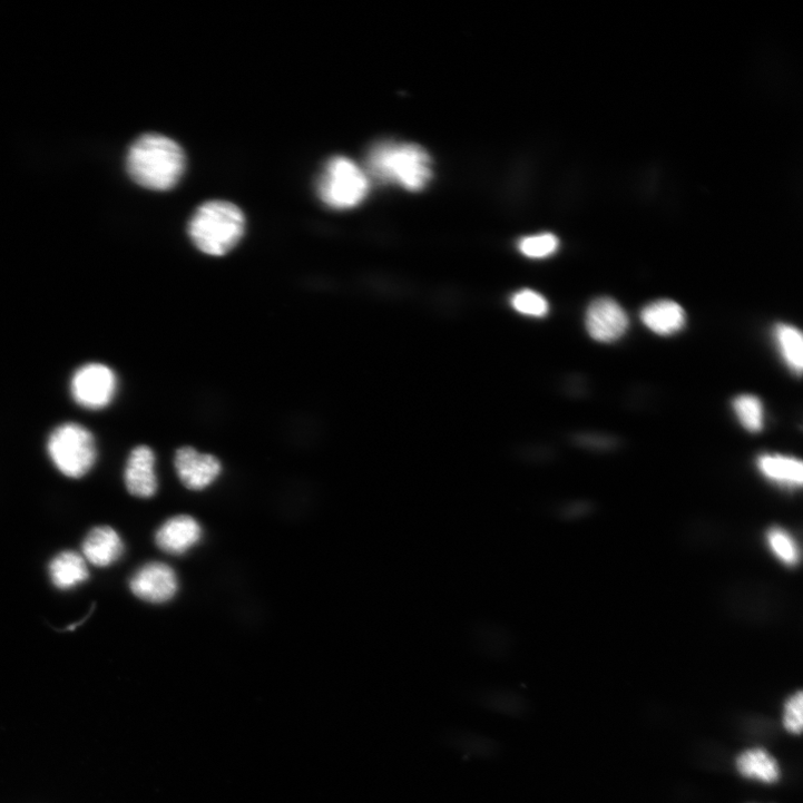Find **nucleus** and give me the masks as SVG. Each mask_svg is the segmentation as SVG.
Returning <instances> with one entry per match:
<instances>
[{"label": "nucleus", "instance_id": "17", "mask_svg": "<svg viewBox=\"0 0 803 803\" xmlns=\"http://www.w3.org/2000/svg\"><path fill=\"white\" fill-rule=\"evenodd\" d=\"M478 704L493 713L511 718H523L529 713L527 697L510 688H493L483 692L478 697Z\"/></svg>", "mask_w": 803, "mask_h": 803}, {"label": "nucleus", "instance_id": "3", "mask_svg": "<svg viewBox=\"0 0 803 803\" xmlns=\"http://www.w3.org/2000/svg\"><path fill=\"white\" fill-rule=\"evenodd\" d=\"M245 228L244 213L236 205L216 200L198 208L189 224V236L200 252L222 257L239 244Z\"/></svg>", "mask_w": 803, "mask_h": 803}, {"label": "nucleus", "instance_id": "8", "mask_svg": "<svg viewBox=\"0 0 803 803\" xmlns=\"http://www.w3.org/2000/svg\"><path fill=\"white\" fill-rule=\"evenodd\" d=\"M628 325L626 312L611 298H598L587 310L586 329L597 342L610 343L619 340L626 333Z\"/></svg>", "mask_w": 803, "mask_h": 803}, {"label": "nucleus", "instance_id": "22", "mask_svg": "<svg viewBox=\"0 0 803 803\" xmlns=\"http://www.w3.org/2000/svg\"><path fill=\"white\" fill-rule=\"evenodd\" d=\"M510 305L517 313L529 317L542 319L549 313L547 300L532 290H522L513 294Z\"/></svg>", "mask_w": 803, "mask_h": 803}, {"label": "nucleus", "instance_id": "4", "mask_svg": "<svg viewBox=\"0 0 803 803\" xmlns=\"http://www.w3.org/2000/svg\"><path fill=\"white\" fill-rule=\"evenodd\" d=\"M369 176L353 160L332 158L317 180V194L327 207L347 210L359 206L368 196Z\"/></svg>", "mask_w": 803, "mask_h": 803}, {"label": "nucleus", "instance_id": "23", "mask_svg": "<svg viewBox=\"0 0 803 803\" xmlns=\"http://www.w3.org/2000/svg\"><path fill=\"white\" fill-rule=\"evenodd\" d=\"M559 247L558 238L552 234H541L521 239L519 252L531 259H544L554 255Z\"/></svg>", "mask_w": 803, "mask_h": 803}, {"label": "nucleus", "instance_id": "12", "mask_svg": "<svg viewBox=\"0 0 803 803\" xmlns=\"http://www.w3.org/2000/svg\"><path fill=\"white\" fill-rule=\"evenodd\" d=\"M82 550L86 560L104 568L117 562L124 556L125 544L114 528L102 526L94 528L88 533Z\"/></svg>", "mask_w": 803, "mask_h": 803}, {"label": "nucleus", "instance_id": "6", "mask_svg": "<svg viewBox=\"0 0 803 803\" xmlns=\"http://www.w3.org/2000/svg\"><path fill=\"white\" fill-rule=\"evenodd\" d=\"M117 388L116 373L109 366L99 363L80 368L71 382L75 401L89 410L108 407L115 399Z\"/></svg>", "mask_w": 803, "mask_h": 803}, {"label": "nucleus", "instance_id": "14", "mask_svg": "<svg viewBox=\"0 0 803 803\" xmlns=\"http://www.w3.org/2000/svg\"><path fill=\"white\" fill-rule=\"evenodd\" d=\"M447 745L466 756L480 760H494L501 753V744L484 734L467 729H453L445 734Z\"/></svg>", "mask_w": 803, "mask_h": 803}, {"label": "nucleus", "instance_id": "13", "mask_svg": "<svg viewBox=\"0 0 803 803\" xmlns=\"http://www.w3.org/2000/svg\"><path fill=\"white\" fill-rule=\"evenodd\" d=\"M642 322L658 335H672L679 332L686 322L682 306L673 301H657L642 311Z\"/></svg>", "mask_w": 803, "mask_h": 803}, {"label": "nucleus", "instance_id": "24", "mask_svg": "<svg viewBox=\"0 0 803 803\" xmlns=\"http://www.w3.org/2000/svg\"><path fill=\"white\" fill-rule=\"evenodd\" d=\"M802 706L803 695L801 691L792 695L784 706L783 724L793 734H801L802 732Z\"/></svg>", "mask_w": 803, "mask_h": 803}, {"label": "nucleus", "instance_id": "18", "mask_svg": "<svg viewBox=\"0 0 803 803\" xmlns=\"http://www.w3.org/2000/svg\"><path fill=\"white\" fill-rule=\"evenodd\" d=\"M740 773L747 777H756L763 782H775L780 776L777 762L761 748L748 750L736 760Z\"/></svg>", "mask_w": 803, "mask_h": 803}, {"label": "nucleus", "instance_id": "16", "mask_svg": "<svg viewBox=\"0 0 803 803\" xmlns=\"http://www.w3.org/2000/svg\"><path fill=\"white\" fill-rule=\"evenodd\" d=\"M756 464L761 474L772 482L787 488H796L802 484L803 464L795 458L764 454L757 459Z\"/></svg>", "mask_w": 803, "mask_h": 803}, {"label": "nucleus", "instance_id": "21", "mask_svg": "<svg viewBox=\"0 0 803 803\" xmlns=\"http://www.w3.org/2000/svg\"><path fill=\"white\" fill-rule=\"evenodd\" d=\"M734 412L742 427L750 432H760L763 428V407L753 395H740L733 401Z\"/></svg>", "mask_w": 803, "mask_h": 803}, {"label": "nucleus", "instance_id": "1", "mask_svg": "<svg viewBox=\"0 0 803 803\" xmlns=\"http://www.w3.org/2000/svg\"><path fill=\"white\" fill-rule=\"evenodd\" d=\"M127 169L139 186L166 192L175 188L186 170V156L173 139L150 134L139 138L130 148Z\"/></svg>", "mask_w": 803, "mask_h": 803}, {"label": "nucleus", "instance_id": "9", "mask_svg": "<svg viewBox=\"0 0 803 803\" xmlns=\"http://www.w3.org/2000/svg\"><path fill=\"white\" fill-rule=\"evenodd\" d=\"M175 466L182 482L195 491L208 488L222 472V464L216 457L200 453L192 447L177 451Z\"/></svg>", "mask_w": 803, "mask_h": 803}, {"label": "nucleus", "instance_id": "10", "mask_svg": "<svg viewBox=\"0 0 803 803\" xmlns=\"http://www.w3.org/2000/svg\"><path fill=\"white\" fill-rule=\"evenodd\" d=\"M156 456L147 445H140L131 452L126 468L128 491L138 498H151L158 491Z\"/></svg>", "mask_w": 803, "mask_h": 803}, {"label": "nucleus", "instance_id": "5", "mask_svg": "<svg viewBox=\"0 0 803 803\" xmlns=\"http://www.w3.org/2000/svg\"><path fill=\"white\" fill-rule=\"evenodd\" d=\"M48 451L59 471L72 479L88 474L98 457L94 434L77 423L58 427L49 438Z\"/></svg>", "mask_w": 803, "mask_h": 803}, {"label": "nucleus", "instance_id": "19", "mask_svg": "<svg viewBox=\"0 0 803 803\" xmlns=\"http://www.w3.org/2000/svg\"><path fill=\"white\" fill-rule=\"evenodd\" d=\"M775 337L782 358L787 366L793 372L801 374L803 366V340L800 331L790 325H778L775 330Z\"/></svg>", "mask_w": 803, "mask_h": 803}, {"label": "nucleus", "instance_id": "2", "mask_svg": "<svg viewBox=\"0 0 803 803\" xmlns=\"http://www.w3.org/2000/svg\"><path fill=\"white\" fill-rule=\"evenodd\" d=\"M366 170L379 183L394 184L409 192L422 190L432 178L427 151L418 145L395 141L375 145L368 154Z\"/></svg>", "mask_w": 803, "mask_h": 803}, {"label": "nucleus", "instance_id": "7", "mask_svg": "<svg viewBox=\"0 0 803 803\" xmlns=\"http://www.w3.org/2000/svg\"><path fill=\"white\" fill-rule=\"evenodd\" d=\"M130 588L138 598L145 601L164 604L176 596L178 578L170 566L163 562H149L134 575Z\"/></svg>", "mask_w": 803, "mask_h": 803}, {"label": "nucleus", "instance_id": "11", "mask_svg": "<svg viewBox=\"0 0 803 803\" xmlns=\"http://www.w3.org/2000/svg\"><path fill=\"white\" fill-rule=\"evenodd\" d=\"M203 530L190 516H177L165 522L156 533L158 547L172 555H184L202 539Z\"/></svg>", "mask_w": 803, "mask_h": 803}, {"label": "nucleus", "instance_id": "15", "mask_svg": "<svg viewBox=\"0 0 803 803\" xmlns=\"http://www.w3.org/2000/svg\"><path fill=\"white\" fill-rule=\"evenodd\" d=\"M49 572L53 585L62 590L72 589L89 579V569L84 556L76 551H63L51 561Z\"/></svg>", "mask_w": 803, "mask_h": 803}, {"label": "nucleus", "instance_id": "20", "mask_svg": "<svg viewBox=\"0 0 803 803\" xmlns=\"http://www.w3.org/2000/svg\"><path fill=\"white\" fill-rule=\"evenodd\" d=\"M766 542L773 555L786 566L799 562L800 551L793 537L780 527H772L766 532Z\"/></svg>", "mask_w": 803, "mask_h": 803}]
</instances>
